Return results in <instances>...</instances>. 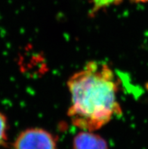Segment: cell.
Here are the masks:
<instances>
[{
	"label": "cell",
	"mask_w": 148,
	"mask_h": 149,
	"mask_svg": "<svg viewBox=\"0 0 148 149\" xmlns=\"http://www.w3.org/2000/svg\"><path fill=\"white\" fill-rule=\"evenodd\" d=\"M70 94L68 117L81 131L94 132L122 114L119 84L112 68L92 61L69 78Z\"/></svg>",
	"instance_id": "1"
},
{
	"label": "cell",
	"mask_w": 148,
	"mask_h": 149,
	"mask_svg": "<svg viewBox=\"0 0 148 149\" xmlns=\"http://www.w3.org/2000/svg\"><path fill=\"white\" fill-rule=\"evenodd\" d=\"M13 149H58V141L46 130L29 128L17 135L14 141Z\"/></svg>",
	"instance_id": "2"
},
{
	"label": "cell",
	"mask_w": 148,
	"mask_h": 149,
	"mask_svg": "<svg viewBox=\"0 0 148 149\" xmlns=\"http://www.w3.org/2000/svg\"><path fill=\"white\" fill-rule=\"evenodd\" d=\"M72 149H109L107 142L94 132L81 131L73 139Z\"/></svg>",
	"instance_id": "3"
},
{
	"label": "cell",
	"mask_w": 148,
	"mask_h": 149,
	"mask_svg": "<svg viewBox=\"0 0 148 149\" xmlns=\"http://www.w3.org/2000/svg\"><path fill=\"white\" fill-rule=\"evenodd\" d=\"M125 1H129L131 2H148V0H91L92 8L90 9L91 15H94L99 11L113 6H116L122 3Z\"/></svg>",
	"instance_id": "4"
},
{
	"label": "cell",
	"mask_w": 148,
	"mask_h": 149,
	"mask_svg": "<svg viewBox=\"0 0 148 149\" xmlns=\"http://www.w3.org/2000/svg\"><path fill=\"white\" fill-rule=\"evenodd\" d=\"M8 120L4 113L0 111V147H6L8 140Z\"/></svg>",
	"instance_id": "5"
}]
</instances>
